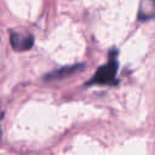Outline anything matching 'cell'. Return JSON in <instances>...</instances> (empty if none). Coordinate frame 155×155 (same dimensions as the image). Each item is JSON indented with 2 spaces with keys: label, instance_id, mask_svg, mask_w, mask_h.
I'll return each mask as SVG.
<instances>
[{
  "label": "cell",
  "instance_id": "cell-1",
  "mask_svg": "<svg viewBox=\"0 0 155 155\" xmlns=\"http://www.w3.org/2000/svg\"><path fill=\"white\" fill-rule=\"evenodd\" d=\"M117 67V51L113 48L109 52V61L93 74V76L86 82V85H116Z\"/></svg>",
  "mask_w": 155,
  "mask_h": 155
},
{
  "label": "cell",
  "instance_id": "cell-2",
  "mask_svg": "<svg viewBox=\"0 0 155 155\" xmlns=\"http://www.w3.org/2000/svg\"><path fill=\"white\" fill-rule=\"evenodd\" d=\"M10 42L15 51H27L34 45V36L31 34H23L15 30L10 31Z\"/></svg>",
  "mask_w": 155,
  "mask_h": 155
},
{
  "label": "cell",
  "instance_id": "cell-3",
  "mask_svg": "<svg viewBox=\"0 0 155 155\" xmlns=\"http://www.w3.org/2000/svg\"><path fill=\"white\" fill-rule=\"evenodd\" d=\"M153 18H155V0H140L138 19L144 22Z\"/></svg>",
  "mask_w": 155,
  "mask_h": 155
},
{
  "label": "cell",
  "instance_id": "cell-4",
  "mask_svg": "<svg viewBox=\"0 0 155 155\" xmlns=\"http://www.w3.org/2000/svg\"><path fill=\"white\" fill-rule=\"evenodd\" d=\"M82 65L80 64H75V65H68V67H63L59 69H56L48 74L45 75V80H58V79H63L67 78L71 74H74L75 71H78L79 69H81Z\"/></svg>",
  "mask_w": 155,
  "mask_h": 155
}]
</instances>
